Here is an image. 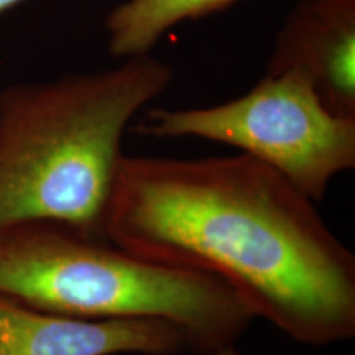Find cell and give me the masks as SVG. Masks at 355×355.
Returning <instances> with one entry per match:
<instances>
[{
  "label": "cell",
  "mask_w": 355,
  "mask_h": 355,
  "mask_svg": "<svg viewBox=\"0 0 355 355\" xmlns=\"http://www.w3.org/2000/svg\"><path fill=\"white\" fill-rule=\"evenodd\" d=\"M137 130L153 139H200L274 168L318 203L355 167V117L336 114L297 71L265 76L240 98L209 107L146 108Z\"/></svg>",
  "instance_id": "cell-4"
},
{
  "label": "cell",
  "mask_w": 355,
  "mask_h": 355,
  "mask_svg": "<svg viewBox=\"0 0 355 355\" xmlns=\"http://www.w3.org/2000/svg\"><path fill=\"white\" fill-rule=\"evenodd\" d=\"M278 171L225 157L123 155L103 237L128 253L220 280L296 343L355 336V257Z\"/></svg>",
  "instance_id": "cell-1"
},
{
  "label": "cell",
  "mask_w": 355,
  "mask_h": 355,
  "mask_svg": "<svg viewBox=\"0 0 355 355\" xmlns=\"http://www.w3.org/2000/svg\"><path fill=\"white\" fill-rule=\"evenodd\" d=\"M0 296L70 318L165 321L200 355L236 345L255 320L220 280L57 224L0 233Z\"/></svg>",
  "instance_id": "cell-3"
},
{
  "label": "cell",
  "mask_w": 355,
  "mask_h": 355,
  "mask_svg": "<svg viewBox=\"0 0 355 355\" xmlns=\"http://www.w3.org/2000/svg\"><path fill=\"white\" fill-rule=\"evenodd\" d=\"M239 0H127L110 12L108 49L127 60L150 54L170 29L221 11Z\"/></svg>",
  "instance_id": "cell-7"
},
{
  "label": "cell",
  "mask_w": 355,
  "mask_h": 355,
  "mask_svg": "<svg viewBox=\"0 0 355 355\" xmlns=\"http://www.w3.org/2000/svg\"><path fill=\"white\" fill-rule=\"evenodd\" d=\"M207 355H245L242 352H240L236 345H228V346H224V347H220L215 352L209 353Z\"/></svg>",
  "instance_id": "cell-8"
},
{
  "label": "cell",
  "mask_w": 355,
  "mask_h": 355,
  "mask_svg": "<svg viewBox=\"0 0 355 355\" xmlns=\"http://www.w3.org/2000/svg\"><path fill=\"white\" fill-rule=\"evenodd\" d=\"M297 71L336 114L355 117V0H303L275 40L267 74Z\"/></svg>",
  "instance_id": "cell-6"
},
{
  "label": "cell",
  "mask_w": 355,
  "mask_h": 355,
  "mask_svg": "<svg viewBox=\"0 0 355 355\" xmlns=\"http://www.w3.org/2000/svg\"><path fill=\"white\" fill-rule=\"evenodd\" d=\"M174 69L150 54L0 95V233L57 224L103 237L130 123L164 95Z\"/></svg>",
  "instance_id": "cell-2"
},
{
  "label": "cell",
  "mask_w": 355,
  "mask_h": 355,
  "mask_svg": "<svg viewBox=\"0 0 355 355\" xmlns=\"http://www.w3.org/2000/svg\"><path fill=\"white\" fill-rule=\"evenodd\" d=\"M21 0H0V15L10 10L13 6H16L17 3H20Z\"/></svg>",
  "instance_id": "cell-9"
},
{
  "label": "cell",
  "mask_w": 355,
  "mask_h": 355,
  "mask_svg": "<svg viewBox=\"0 0 355 355\" xmlns=\"http://www.w3.org/2000/svg\"><path fill=\"white\" fill-rule=\"evenodd\" d=\"M183 331L158 320H87L0 296V355H179Z\"/></svg>",
  "instance_id": "cell-5"
}]
</instances>
